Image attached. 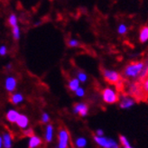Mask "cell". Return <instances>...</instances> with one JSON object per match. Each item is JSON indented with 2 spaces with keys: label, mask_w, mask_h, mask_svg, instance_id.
I'll return each mask as SVG.
<instances>
[{
  "label": "cell",
  "mask_w": 148,
  "mask_h": 148,
  "mask_svg": "<svg viewBox=\"0 0 148 148\" xmlns=\"http://www.w3.org/2000/svg\"><path fill=\"white\" fill-rule=\"evenodd\" d=\"M70 144V134L67 129L62 128L58 133L57 148H68Z\"/></svg>",
  "instance_id": "5"
},
{
  "label": "cell",
  "mask_w": 148,
  "mask_h": 148,
  "mask_svg": "<svg viewBox=\"0 0 148 148\" xmlns=\"http://www.w3.org/2000/svg\"><path fill=\"white\" fill-rule=\"evenodd\" d=\"M77 79L79 81V82H86V81L88 80V75H87V73L83 72V71H79L77 73Z\"/></svg>",
  "instance_id": "21"
},
{
  "label": "cell",
  "mask_w": 148,
  "mask_h": 148,
  "mask_svg": "<svg viewBox=\"0 0 148 148\" xmlns=\"http://www.w3.org/2000/svg\"><path fill=\"white\" fill-rule=\"evenodd\" d=\"M12 35H13V38L14 40H19L20 37H21V32H20V28L18 25L14 26L12 28Z\"/></svg>",
  "instance_id": "20"
},
{
  "label": "cell",
  "mask_w": 148,
  "mask_h": 148,
  "mask_svg": "<svg viewBox=\"0 0 148 148\" xmlns=\"http://www.w3.org/2000/svg\"><path fill=\"white\" fill-rule=\"evenodd\" d=\"M74 145L77 148H85L88 145V140L84 136H79L75 139Z\"/></svg>",
  "instance_id": "17"
},
{
  "label": "cell",
  "mask_w": 148,
  "mask_h": 148,
  "mask_svg": "<svg viewBox=\"0 0 148 148\" xmlns=\"http://www.w3.org/2000/svg\"><path fill=\"white\" fill-rule=\"evenodd\" d=\"M68 44H69V46L71 48H76L79 45V42L77 39H71L68 42Z\"/></svg>",
  "instance_id": "25"
},
{
  "label": "cell",
  "mask_w": 148,
  "mask_h": 148,
  "mask_svg": "<svg viewBox=\"0 0 148 148\" xmlns=\"http://www.w3.org/2000/svg\"><path fill=\"white\" fill-rule=\"evenodd\" d=\"M3 139V148H12L13 137L9 132H4L2 135Z\"/></svg>",
  "instance_id": "11"
},
{
  "label": "cell",
  "mask_w": 148,
  "mask_h": 148,
  "mask_svg": "<svg viewBox=\"0 0 148 148\" xmlns=\"http://www.w3.org/2000/svg\"><path fill=\"white\" fill-rule=\"evenodd\" d=\"M74 93H75V95L77 96L78 98H83L84 96H85V94H86V91H85V90H84V88L79 87Z\"/></svg>",
  "instance_id": "23"
},
{
  "label": "cell",
  "mask_w": 148,
  "mask_h": 148,
  "mask_svg": "<svg viewBox=\"0 0 148 148\" xmlns=\"http://www.w3.org/2000/svg\"><path fill=\"white\" fill-rule=\"evenodd\" d=\"M136 105V99L131 96H123L119 99V108L121 109H130Z\"/></svg>",
  "instance_id": "6"
},
{
  "label": "cell",
  "mask_w": 148,
  "mask_h": 148,
  "mask_svg": "<svg viewBox=\"0 0 148 148\" xmlns=\"http://www.w3.org/2000/svg\"><path fill=\"white\" fill-rule=\"evenodd\" d=\"M147 77H148V75H147Z\"/></svg>",
  "instance_id": "33"
},
{
  "label": "cell",
  "mask_w": 148,
  "mask_h": 148,
  "mask_svg": "<svg viewBox=\"0 0 148 148\" xmlns=\"http://www.w3.org/2000/svg\"><path fill=\"white\" fill-rule=\"evenodd\" d=\"M143 88H144V91L148 93V78L144 81V84H143Z\"/></svg>",
  "instance_id": "30"
},
{
  "label": "cell",
  "mask_w": 148,
  "mask_h": 148,
  "mask_svg": "<svg viewBox=\"0 0 148 148\" xmlns=\"http://www.w3.org/2000/svg\"><path fill=\"white\" fill-rule=\"evenodd\" d=\"M80 87V82L78 80L77 78H72L69 80L68 82V88L69 90L72 92H75L78 88Z\"/></svg>",
  "instance_id": "16"
},
{
  "label": "cell",
  "mask_w": 148,
  "mask_h": 148,
  "mask_svg": "<svg viewBox=\"0 0 148 148\" xmlns=\"http://www.w3.org/2000/svg\"><path fill=\"white\" fill-rule=\"evenodd\" d=\"M119 142H120V145H121L122 148H135L131 145V143L129 142L128 138L125 136H124V135L119 136Z\"/></svg>",
  "instance_id": "18"
},
{
  "label": "cell",
  "mask_w": 148,
  "mask_h": 148,
  "mask_svg": "<svg viewBox=\"0 0 148 148\" xmlns=\"http://www.w3.org/2000/svg\"><path fill=\"white\" fill-rule=\"evenodd\" d=\"M20 116V113L18 112V111L16 109H9L8 111L6 112L5 114V118H6V120L12 123V124H16L17 119H18V117Z\"/></svg>",
  "instance_id": "9"
},
{
  "label": "cell",
  "mask_w": 148,
  "mask_h": 148,
  "mask_svg": "<svg viewBox=\"0 0 148 148\" xmlns=\"http://www.w3.org/2000/svg\"><path fill=\"white\" fill-rule=\"evenodd\" d=\"M41 120H42V124H47L48 125V123L50 121V115L47 112H43L42 114V116H41Z\"/></svg>",
  "instance_id": "24"
},
{
  "label": "cell",
  "mask_w": 148,
  "mask_h": 148,
  "mask_svg": "<svg viewBox=\"0 0 148 148\" xmlns=\"http://www.w3.org/2000/svg\"><path fill=\"white\" fill-rule=\"evenodd\" d=\"M8 23L11 25L12 28L17 25V24H18V19H17V16H16V14H10L9 17H8Z\"/></svg>",
  "instance_id": "19"
},
{
  "label": "cell",
  "mask_w": 148,
  "mask_h": 148,
  "mask_svg": "<svg viewBox=\"0 0 148 148\" xmlns=\"http://www.w3.org/2000/svg\"><path fill=\"white\" fill-rule=\"evenodd\" d=\"M24 135H25V136H28L29 138H30L31 136H34V130H33L32 128L28 127V128H26V129L24 130Z\"/></svg>",
  "instance_id": "26"
},
{
  "label": "cell",
  "mask_w": 148,
  "mask_h": 148,
  "mask_svg": "<svg viewBox=\"0 0 148 148\" xmlns=\"http://www.w3.org/2000/svg\"><path fill=\"white\" fill-rule=\"evenodd\" d=\"M53 134H54V128L51 124H48L45 127V134H44V138L47 143H51L53 139Z\"/></svg>",
  "instance_id": "12"
},
{
  "label": "cell",
  "mask_w": 148,
  "mask_h": 148,
  "mask_svg": "<svg viewBox=\"0 0 148 148\" xmlns=\"http://www.w3.org/2000/svg\"><path fill=\"white\" fill-rule=\"evenodd\" d=\"M17 87V80L13 76H8L5 80V88L6 91L13 92Z\"/></svg>",
  "instance_id": "8"
},
{
  "label": "cell",
  "mask_w": 148,
  "mask_h": 148,
  "mask_svg": "<svg viewBox=\"0 0 148 148\" xmlns=\"http://www.w3.org/2000/svg\"><path fill=\"white\" fill-rule=\"evenodd\" d=\"M17 125V127L21 129H26L28 128V125H29V118L26 115L24 114H20L18 119L16 123Z\"/></svg>",
  "instance_id": "10"
},
{
  "label": "cell",
  "mask_w": 148,
  "mask_h": 148,
  "mask_svg": "<svg viewBox=\"0 0 148 148\" xmlns=\"http://www.w3.org/2000/svg\"><path fill=\"white\" fill-rule=\"evenodd\" d=\"M94 142L101 148H120V145L116 140L108 136H93Z\"/></svg>",
  "instance_id": "3"
},
{
  "label": "cell",
  "mask_w": 148,
  "mask_h": 148,
  "mask_svg": "<svg viewBox=\"0 0 148 148\" xmlns=\"http://www.w3.org/2000/svg\"><path fill=\"white\" fill-rule=\"evenodd\" d=\"M139 42L145 43L148 42V25H145L141 28L139 32Z\"/></svg>",
  "instance_id": "14"
},
{
  "label": "cell",
  "mask_w": 148,
  "mask_h": 148,
  "mask_svg": "<svg viewBox=\"0 0 148 148\" xmlns=\"http://www.w3.org/2000/svg\"><path fill=\"white\" fill-rule=\"evenodd\" d=\"M25 100V97L23 94H21L19 92H16L12 94L11 98H10V101L13 103L14 105H18L20 103H22Z\"/></svg>",
  "instance_id": "15"
},
{
  "label": "cell",
  "mask_w": 148,
  "mask_h": 148,
  "mask_svg": "<svg viewBox=\"0 0 148 148\" xmlns=\"http://www.w3.org/2000/svg\"><path fill=\"white\" fill-rule=\"evenodd\" d=\"M102 99L106 104L112 105L119 101V95L114 87H106L101 92Z\"/></svg>",
  "instance_id": "2"
},
{
  "label": "cell",
  "mask_w": 148,
  "mask_h": 148,
  "mask_svg": "<svg viewBox=\"0 0 148 148\" xmlns=\"http://www.w3.org/2000/svg\"><path fill=\"white\" fill-rule=\"evenodd\" d=\"M73 113L82 117H85L88 114V106L84 102L76 103L73 107Z\"/></svg>",
  "instance_id": "7"
},
{
  "label": "cell",
  "mask_w": 148,
  "mask_h": 148,
  "mask_svg": "<svg viewBox=\"0 0 148 148\" xmlns=\"http://www.w3.org/2000/svg\"><path fill=\"white\" fill-rule=\"evenodd\" d=\"M145 63L144 62H135L129 63L124 70L125 77L129 79H136L140 76L142 71L144 70Z\"/></svg>",
  "instance_id": "1"
},
{
  "label": "cell",
  "mask_w": 148,
  "mask_h": 148,
  "mask_svg": "<svg viewBox=\"0 0 148 148\" xmlns=\"http://www.w3.org/2000/svg\"><path fill=\"white\" fill-rule=\"evenodd\" d=\"M127 30H128V28L125 24H120L119 25L117 26V33H118V34H120V35L125 34L127 33Z\"/></svg>",
  "instance_id": "22"
},
{
  "label": "cell",
  "mask_w": 148,
  "mask_h": 148,
  "mask_svg": "<svg viewBox=\"0 0 148 148\" xmlns=\"http://www.w3.org/2000/svg\"><path fill=\"white\" fill-rule=\"evenodd\" d=\"M147 75H148V64L145 63V68H144V70L142 71V72H141V74H140V76H139V77L141 78V79H144V78H145Z\"/></svg>",
  "instance_id": "27"
},
{
  "label": "cell",
  "mask_w": 148,
  "mask_h": 148,
  "mask_svg": "<svg viewBox=\"0 0 148 148\" xmlns=\"http://www.w3.org/2000/svg\"><path fill=\"white\" fill-rule=\"evenodd\" d=\"M5 69L6 70H11L12 69V63H7L5 65Z\"/></svg>",
  "instance_id": "31"
},
{
  "label": "cell",
  "mask_w": 148,
  "mask_h": 148,
  "mask_svg": "<svg viewBox=\"0 0 148 148\" xmlns=\"http://www.w3.org/2000/svg\"><path fill=\"white\" fill-rule=\"evenodd\" d=\"M7 53V48L5 45L0 46V56H5Z\"/></svg>",
  "instance_id": "28"
},
{
  "label": "cell",
  "mask_w": 148,
  "mask_h": 148,
  "mask_svg": "<svg viewBox=\"0 0 148 148\" xmlns=\"http://www.w3.org/2000/svg\"><path fill=\"white\" fill-rule=\"evenodd\" d=\"M42 140L41 137L37 136H33L29 138L28 141V147L29 148H37L42 145Z\"/></svg>",
  "instance_id": "13"
},
{
  "label": "cell",
  "mask_w": 148,
  "mask_h": 148,
  "mask_svg": "<svg viewBox=\"0 0 148 148\" xmlns=\"http://www.w3.org/2000/svg\"><path fill=\"white\" fill-rule=\"evenodd\" d=\"M0 148H3V139H2V136H0Z\"/></svg>",
  "instance_id": "32"
},
{
  "label": "cell",
  "mask_w": 148,
  "mask_h": 148,
  "mask_svg": "<svg viewBox=\"0 0 148 148\" xmlns=\"http://www.w3.org/2000/svg\"><path fill=\"white\" fill-rule=\"evenodd\" d=\"M95 136H104V130L103 129H101V128H99V129H97L96 130V132H95Z\"/></svg>",
  "instance_id": "29"
},
{
  "label": "cell",
  "mask_w": 148,
  "mask_h": 148,
  "mask_svg": "<svg viewBox=\"0 0 148 148\" xmlns=\"http://www.w3.org/2000/svg\"><path fill=\"white\" fill-rule=\"evenodd\" d=\"M103 77H104V79L108 83L111 84H116L121 80L120 73L114 70H109V69L103 70Z\"/></svg>",
  "instance_id": "4"
}]
</instances>
